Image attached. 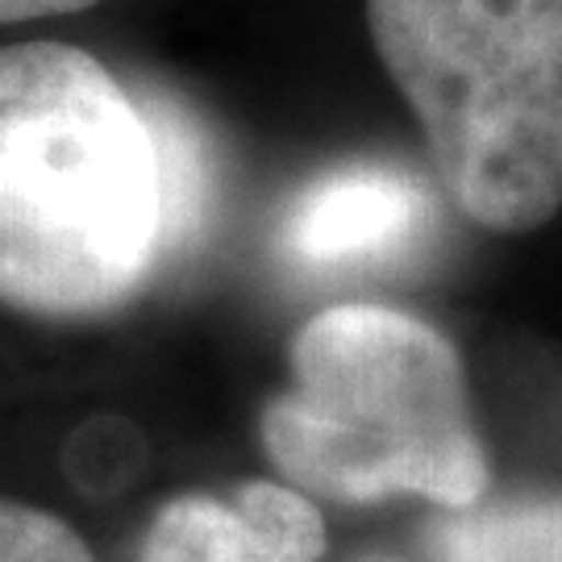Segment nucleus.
<instances>
[{
    "mask_svg": "<svg viewBox=\"0 0 562 562\" xmlns=\"http://www.w3.org/2000/svg\"><path fill=\"white\" fill-rule=\"evenodd\" d=\"M167 267L155 125L71 42L0 46V304L104 317Z\"/></svg>",
    "mask_w": 562,
    "mask_h": 562,
    "instance_id": "f257e3e1",
    "label": "nucleus"
},
{
    "mask_svg": "<svg viewBox=\"0 0 562 562\" xmlns=\"http://www.w3.org/2000/svg\"><path fill=\"white\" fill-rule=\"evenodd\" d=\"M259 438L283 480L338 504L408 492L471 508L492 480L454 341L383 304H334L296 329Z\"/></svg>",
    "mask_w": 562,
    "mask_h": 562,
    "instance_id": "f03ea898",
    "label": "nucleus"
},
{
    "mask_svg": "<svg viewBox=\"0 0 562 562\" xmlns=\"http://www.w3.org/2000/svg\"><path fill=\"white\" fill-rule=\"evenodd\" d=\"M387 80L462 217L529 234L562 209V0H362Z\"/></svg>",
    "mask_w": 562,
    "mask_h": 562,
    "instance_id": "7ed1b4c3",
    "label": "nucleus"
},
{
    "mask_svg": "<svg viewBox=\"0 0 562 562\" xmlns=\"http://www.w3.org/2000/svg\"><path fill=\"white\" fill-rule=\"evenodd\" d=\"M325 521L301 487L246 480L234 496H176L155 513L138 562H322Z\"/></svg>",
    "mask_w": 562,
    "mask_h": 562,
    "instance_id": "20e7f679",
    "label": "nucleus"
},
{
    "mask_svg": "<svg viewBox=\"0 0 562 562\" xmlns=\"http://www.w3.org/2000/svg\"><path fill=\"white\" fill-rule=\"evenodd\" d=\"M434 217L422 180L383 162H355L313 180L283 217V250L308 267L396 259Z\"/></svg>",
    "mask_w": 562,
    "mask_h": 562,
    "instance_id": "39448f33",
    "label": "nucleus"
},
{
    "mask_svg": "<svg viewBox=\"0 0 562 562\" xmlns=\"http://www.w3.org/2000/svg\"><path fill=\"white\" fill-rule=\"evenodd\" d=\"M446 562H562V501L513 504L446 525Z\"/></svg>",
    "mask_w": 562,
    "mask_h": 562,
    "instance_id": "423d86ee",
    "label": "nucleus"
},
{
    "mask_svg": "<svg viewBox=\"0 0 562 562\" xmlns=\"http://www.w3.org/2000/svg\"><path fill=\"white\" fill-rule=\"evenodd\" d=\"M146 117L155 125L159 138V159H162V196H167V262L188 255V246L196 238L204 217V201H209V180H204V155L196 146L192 125L171 113L150 104Z\"/></svg>",
    "mask_w": 562,
    "mask_h": 562,
    "instance_id": "0eeeda50",
    "label": "nucleus"
},
{
    "mask_svg": "<svg viewBox=\"0 0 562 562\" xmlns=\"http://www.w3.org/2000/svg\"><path fill=\"white\" fill-rule=\"evenodd\" d=\"M0 562H97L71 525L34 508V504L0 496Z\"/></svg>",
    "mask_w": 562,
    "mask_h": 562,
    "instance_id": "6e6552de",
    "label": "nucleus"
},
{
    "mask_svg": "<svg viewBox=\"0 0 562 562\" xmlns=\"http://www.w3.org/2000/svg\"><path fill=\"white\" fill-rule=\"evenodd\" d=\"M101 0H0V25H21V21L42 18H71L83 9H97Z\"/></svg>",
    "mask_w": 562,
    "mask_h": 562,
    "instance_id": "1a4fd4ad",
    "label": "nucleus"
}]
</instances>
